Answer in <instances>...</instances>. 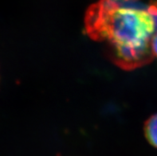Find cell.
<instances>
[{"instance_id":"cell-2","label":"cell","mask_w":157,"mask_h":156,"mask_svg":"<svg viewBox=\"0 0 157 156\" xmlns=\"http://www.w3.org/2000/svg\"><path fill=\"white\" fill-rule=\"evenodd\" d=\"M144 134L150 144L157 148V114L150 117L145 123Z\"/></svg>"},{"instance_id":"cell-3","label":"cell","mask_w":157,"mask_h":156,"mask_svg":"<svg viewBox=\"0 0 157 156\" xmlns=\"http://www.w3.org/2000/svg\"><path fill=\"white\" fill-rule=\"evenodd\" d=\"M151 46V50H152V53H153V55L157 57V30L156 31H155L153 36H152Z\"/></svg>"},{"instance_id":"cell-1","label":"cell","mask_w":157,"mask_h":156,"mask_svg":"<svg viewBox=\"0 0 157 156\" xmlns=\"http://www.w3.org/2000/svg\"><path fill=\"white\" fill-rule=\"evenodd\" d=\"M85 26L92 39L109 47L112 59L122 69H137L154 58L155 20L150 11L124 7L117 0H100L88 9Z\"/></svg>"},{"instance_id":"cell-4","label":"cell","mask_w":157,"mask_h":156,"mask_svg":"<svg viewBox=\"0 0 157 156\" xmlns=\"http://www.w3.org/2000/svg\"><path fill=\"white\" fill-rule=\"evenodd\" d=\"M118 1H121V0H118Z\"/></svg>"}]
</instances>
